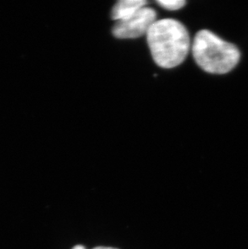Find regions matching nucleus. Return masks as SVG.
<instances>
[{
	"instance_id": "20e7f679",
	"label": "nucleus",
	"mask_w": 248,
	"mask_h": 249,
	"mask_svg": "<svg viewBox=\"0 0 248 249\" xmlns=\"http://www.w3.org/2000/svg\"><path fill=\"white\" fill-rule=\"evenodd\" d=\"M147 4L145 0H121L113 7L111 17L116 21L126 20Z\"/></svg>"
},
{
	"instance_id": "f03ea898",
	"label": "nucleus",
	"mask_w": 248,
	"mask_h": 249,
	"mask_svg": "<svg viewBox=\"0 0 248 249\" xmlns=\"http://www.w3.org/2000/svg\"><path fill=\"white\" fill-rule=\"evenodd\" d=\"M196 63L204 71L225 74L231 71L240 60L239 49L209 30L199 31L191 45Z\"/></svg>"
},
{
	"instance_id": "0eeeda50",
	"label": "nucleus",
	"mask_w": 248,
	"mask_h": 249,
	"mask_svg": "<svg viewBox=\"0 0 248 249\" xmlns=\"http://www.w3.org/2000/svg\"><path fill=\"white\" fill-rule=\"evenodd\" d=\"M94 249H114V248L97 247Z\"/></svg>"
},
{
	"instance_id": "39448f33",
	"label": "nucleus",
	"mask_w": 248,
	"mask_h": 249,
	"mask_svg": "<svg viewBox=\"0 0 248 249\" xmlns=\"http://www.w3.org/2000/svg\"><path fill=\"white\" fill-rule=\"evenodd\" d=\"M157 3L164 9L169 11H177L181 9L185 6V0H158Z\"/></svg>"
},
{
	"instance_id": "423d86ee",
	"label": "nucleus",
	"mask_w": 248,
	"mask_h": 249,
	"mask_svg": "<svg viewBox=\"0 0 248 249\" xmlns=\"http://www.w3.org/2000/svg\"><path fill=\"white\" fill-rule=\"evenodd\" d=\"M73 249H85L82 245H77V246H75Z\"/></svg>"
},
{
	"instance_id": "7ed1b4c3",
	"label": "nucleus",
	"mask_w": 248,
	"mask_h": 249,
	"mask_svg": "<svg viewBox=\"0 0 248 249\" xmlns=\"http://www.w3.org/2000/svg\"><path fill=\"white\" fill-rule=\"evenodd\" d=\"M157 13L152 7H142L131 18L117 21L112 28L114 36L119 39H136L147 35L152 24L157 21Z\"/></svg>"
},
{
	"instance_id": "f257e3e1",
	"label": "nucleus",
	"mask_w": 248,
	"mask_h": 249,
	"mask_svg": "<svg viewBox=\"0 0 248 249\" xmlns=\"http://www.w3.org/2000/svg\"><path fill=\"white\" fill-rule=\"evenodd\" d=\"M146 36L152 58L161 68L172 69L180 65L191 48L187 29L177 19L157 20Z\"/></svg>"
}]
</instances>
